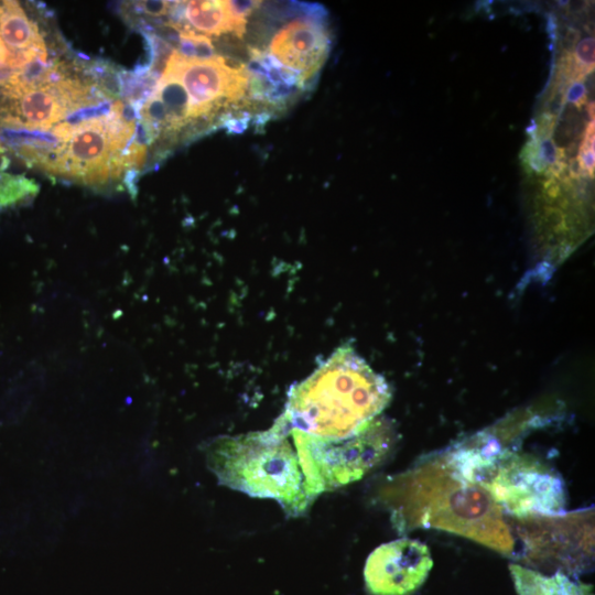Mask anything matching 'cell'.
Listing matches in <instances>:
<instances>
[{"mask_svg":"<svg viewBox=\"0 0 595 595\" xmlns=\"http://www.w3.org/2000/svg\"><path fill=\"white\" fill-rule=\"evenodd\" d=\"M402 531L445 530L510 554L513 539L504 511L482 487L459 478L443 456L394 477L380 493Z\"/></svg>","mask_w":595,"mask_h":595,"instance_id":"6da1fadb","label":"cell"},{"mask_svg":"<svg viewBox=\"0 0 595 595\" xmlns=\"http://www.w3.org/2000/svg\"><path fill=\"white\" fill-rule=\"evenodd\" d=\"M331 360L290 393L286 424L315 436L351 435L387 405L386 381L356 356Z\"/></svg>","mask_w":595,"mask_h":595,"instance_id":"7a4b0ae2","label":"cell"},{"mask_svg":"<svg viewBox=\"0 0 595 595\" xmlns=\"http://www.w3.org/2000/svg\"><path fill=\"white\" fill-rule=\"evenodd\" d=\"M286 433L281 416L268 431L217 439L207 450L209 468L220 484L252 497L274 499L288 513L300 515L313 500Z\"/></svg>","mask_w":595,"mask_h":595,"instance_id":"3957f363","label":"cell"},{"mask_svg":"<svg viewBox=\"0 0 595 595\" xmlns=\"http://www.w3.org/2000/svg\"><path fill=\"white\" fill-rule=\"evenodd\" d=\"M72 125L71 138L56 143L40 167L86 185L119 178L125 172L120 155L137 131V109L117 100L106 113Z\"/></svg>","mask_w":595,"mask_h":595,"instance_id":"277c9868","label":"cell"},{"mask_svg":"<svg viewBox=\"0 0 595 595\" xmlns=\"http://www.w3.org/2000/svg\"><path fill=\"white\" fill-rule=\"evenodd\" d=\"M305 489L312 500L324 491L354 483L388 454L394 431L383 419L375 418L349 436L329 439L292 431Z\"/></svg>","mask_w":595,"mask_h":595,"instance_id":"5b68a950","label":"cell"},{"mask_svg":"<svg viewBox=\"0 0 595 595\" xmlns=\"http://www.w3.org/2000/svg\"><path fill=\"white\" fill-rule=\"evenodd\" d=\"M480 487L504 512L518 518L564 512L566 498L560 475L536 457L508 448Z\"/></svg>","mask_w":595,"mask_h":595,"instance_id":"8992f818","label":"cell"},{"mask_svg":"<svg viewBox=\"0 0 595 595\" xmlns=\"http://www.w3.org/2000/svg\"><path fill=\"white\" fill-rule=\"evenodd\" d=\"M163 74L178 80L187 91L192 119L209 117L223 105L245 99L248 93L246 66H229L219 55L204 61L190 60L174 50Z\"/></svg>","mask_w":595,"mask_h":595,"instance_id":"52a82bcc","label":"cell"},{"mask_svg":"<svg viewBox=\"0 0 595 595\" xmlns=\"http://www.w3.org/2000/svg\"><path fill=\"white\" fill-rule=\"evenodd\" d=\"M432 566L424 543L401 538L379 545L369 554L364 577L372 595H409L424 583Z\"/></svg>","mask_w":595,"mask_h":595,"instance_id":"ba28073f","label":"cell"},{"mask_svg":"<svg viewBox=\"0 0 595 595\" xmlns=\"http://www.w3.org/2000/svg\"><path fill=\"white\" fill-rule=\"evenodd\" d=\"M323 13L307 14L282 25L269 51L281 65L296 73L303 85L317 74L329 50Z\"/></svg>","mask_w":595,"mask_h":595,"instance_id":"9c48e42d","label":"cell"},{"mask_svg":"<svg viewBox=\"0 0 595 595\" xmlns=\"http://www.w3.org/2000/svg\"><path fill=\"white\" fill-rule=\"evenodd\" d=\"M76 110L73 85L68 79L61 78L24 94L2 120L11 127L47 131L52 125Z\"/></svg>","mask_w":595,"mask_h":595,"instance_id":"30bf717a","label":"cell"},{"mask_svg":"<svg viewBox=\"0 0 595 595\" xmlns=\"http://www.w3.org/2000/svg\"><path fill=\"white\" fill-rule=\"evenodd\" d=\"M0 36L9 46L17 68L28 64L29 53H47L37 25L15 1L0 2Z\"/></svg>","mask_w":595,"mask_h":595,"instance_id":"8fae6325","label":"cell"},{"mask_svg":"<svg viewBox=\"0 0 595 595\" xmlns=\"http://www.w3.org/2000/svg\"><path fill=\"white\" fill-rule=\"evenodd\" d=\"M518 595H593L592 587L563 573L544 575L518 564L509 566Z\"/></svg>","mask_w":595,"mask_h":595,"instance_id":"7c38bea8","label":"cell"},{"mask_svg":"<svg viewBox=\"0 0 595 595\" xmlns=\"http://www.w3.org/2000/svg\"><path fill=\"white\" fill-rule=\"evenodd\" d=\"M184 17L195 30L205 34L234 32L241 37L245 33L232 19L227 1H185Z\"/></svg>","mask_w":595,"mask_h":595,"instance_id":"4fadbf2b","label":"cell"},{"mask_svg":"<svg viewBox=\"0 0 595 595\" xmlns=\"http://www.w3.org/2000/svg\"><path fill=\"white\" fill-rule=\"evenodd\" d=\"M165 109L169 134L173 136L192 120V104L183 85L175 78L162 74L153 91Z\"/></svg>","mask_w":595,"mask_h":595,"instance_id":"5bb4252c","label":"cell"},{"mask_svg":"<svg viewBox=\"0 0 595 595\" xmlns=\"http://www.w3.org/2000/svg\"><path fill=\"white\" fill-rule=\"evenodd\" d=\"M175 51L185 58L199 61L210 60L217 55L210 39L191 29L178 31V46Z\"/></svg>","mask_w":595,"mask_h":595,"instance_id":"9a60e30c","label":"cell"},{"mask_svg":"<svg viewBox=\"0 0 595 595\" xmlns=\"http://www.w3.org/2000/svg\"><path fill=\"white\" fill-rule=\"evenodd\" d=\"M39 186L21 175L0 174V207L36 194Z\"/></svg>","mask_w":595,"mask_h":595,"instance_id":"2e32d148","label":"cell"},{"mask_svg":"<svg viewBox=\"0 0 595 595\" xmlns=\"http://www.w3.org/2000/svg\"><path fill=\"white\" fill-rule=\"evenodd\" d=\"M576 160L583 171L584 176H594V121H591L582 136Z\"/></svg>","mask_w":595,"mask_h":595,"instance_id":"e0dca14e","label":"cell"},{"mask_svg":"<svg viewBox=\"0 0 595 595\" xmlns=\"http://www.w3.org/2000/svg\"><path fill=\"white\" fill-rule=\"evenodd\" d=\"M540 140L532 138L522 149L520 158L527 173L544 174L547 165L543 163L539 153Z\"/></svg>","mask_w":595,"mask_h":595,"instance_id":"ac0fdd59","label":"cell"},{"mask_svg":"<svg viewBox=\"0 0 595 595\" xmlns=\"http://www.w3.org/2000/svg\"><path fill=\"white\" fill-rule=\"evenodd\" d=\"M580 73L586 77L594 69V39L582 40L572 53Z\"/></svg>","mask_w":595,"mask_h":595,"instance_id":"d6986e66","label":"cell"},{"mask_svg":"<svg viewBox=\"0 0 595 595\" xmlns=\"http://www.w3.org/2000/svg\"><path fill=\"white\" fill-rule=\"evenodd\" d=\"M539 153L548 167L566 158L565 150L558 148L551 138L540 140Z\"/></svg>","mask_w":595,"mask_h":595,"instance_id":"ffe728a7","label":"cell"},{"mask_svg":"<svg viewBox=\"0 0 595 595\" xmlns=\"http://www.w3.org/2000/svg\"><path fill=\"white\" fill-rule=\"evenodd\" d=\"M564 101L581 108L587 101V90L583 82H572L564 95Z\"/></svg>","mask_w":595,"mask_h":595,"instance_id":"44dd1931","label":"cell"},{"mask_svg":"<svg viewBox=\"0 0 595 595\" xmlns=\"http://www.w3.org/2000/svg\"><path fill=\"white\" fill-rule=\"evenodd\" d=\"M171 4L170 1H141L136 2L134 6L142 13L160 17L169 13Z\"/></svg>","mask_w":595,"mask_h":595,"instance_id":"7402d4cb","label":"cell"},{"mask_svg":"<svg viewBox=\"0 0 595 595\" xmlns=\"http://www.w3.org/2000/svg\"><path fill=\"white\" fill-rule=\"evenodd\" d=\"M11 52L0 36V87H3L14 71L10 68Z\"/></svg>","mask_w":595,"mask_h":595,"instance_id":"603a6c76","label":"cell"}]
</instances>
